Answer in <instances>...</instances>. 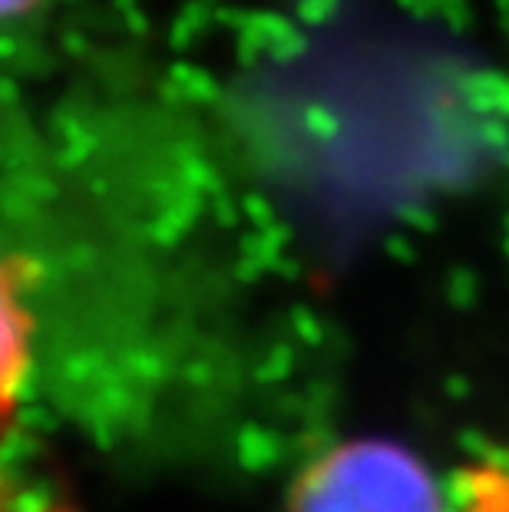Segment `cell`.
<instances>
[{
  "label": "cell",
  "instance_id": "obj_3",
  "mask_svg": "<svg viewBox=\"0 0 509 512\" xmlns=\"http://www.w3.org/2000/svg\"><path fill=\"white\" fill-rule=\"evenodd\" d=\"M470 512H509V486L496 479L493 489L473 486L470 493Z\"/></svg>",
  "mask_w": 509,
  "mask_h": 512
},
{
  "label": "cell",
  "instance_id": "obj_1",
  "mask_svg": "<svg viewBox=\"0 0 509 512\" xmlns=\"http://www.w3.org/2000/svg\"><path fill=\"white\" fill-rule=\"evenodd\" d=\"M291 512H443L427 470L391 443L338 446L298 479Z\"/></svg>",
  "mask_w": 509,
  "mask_h": 512
},
{
  "label": "cell",
  "instance_id": "obj_2",
  "mask_svg": "<svg viewBox=\"0 0 509 512\" xmlns=\"http://www.w3.org/2000/svg\"><path fill=\"white\" fill-rule=\"evenodd\" d=\"M27 341H30L27 314H24V304L17 301V261H10L7 275H4V410H7V417H10V410H14L20 374H24V367H27Z\"/></svg>",
  "mask_w": 509,
  "mask_h": 512
},
{
  "label": "cell",
  "instance_id": "obj_4",
  "mask_svg": "<svg viewBox=\"0 0 509 512\" xmlns=\"http://www.w3.org/2000/svg\"><path fill=\"white\" fill-rule=\"evenodd\" d=\"M34 0H7V14H17L20 7H30Z\"/></svg>",
  "mask_w": 509,
  "mask_h": 512
}]
</instances>
